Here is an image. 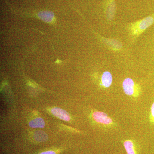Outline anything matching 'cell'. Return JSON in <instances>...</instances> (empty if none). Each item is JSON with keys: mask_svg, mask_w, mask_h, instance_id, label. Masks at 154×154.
<instances>
[{"mask_svg": "<svg viewBox=\"0 0 154 154\" xmlns=\"http://www.w3.org/2000/svg\"><path fill=\"white\" fill-rule=\"evenodd\" d=\"M154 23V13L144 19L131 23L128 27L129 33L133 38H137Z\"/></svg>", "mask_w": 154, "mask_h": 154, "instance_id": "6da1fadb", "label": "cell"}, {"mask_svg": "<svg viewBox=\"0 0 154 154\" xmlns=\"http://www.w3.org/2000/svg\"><path fill=\"white\" fill-rule=\"evenodd\" d=\"M116 12L115 0H107L105 5V13L108 20L111 21L115 17Z\"/></svg>", "mask_w": 154, "mask_h": 154, "instance_id": "7a4b0ae2", "label": "cell"}, {"mask_svg": "<svg viewBox=\"0 0 154 154\" xmlns=\"http://www.w3.org/2000/svg\"><path fill=\"white\" fill-rule=\"evenodd\" d=\"M93 118L97 122L102 124L108 125L113 122L112 119L106 113L100 111H96L93 114Z\"/></svg>", "mask_w": 154, "mask_h": 154, "instance_id": "3957f363", "label": "cell"}, {"mask_svg": "<svg viewBox=\"0 0 154 154\" xmlns=\"http://www.w3.org/2000/svg\"><path fill=\"white\" fill-rule=\"evenodd\" d=\"M123 90L125 94L131 96L134 92V84L132 79L126 78L124 80L122 84Z\"/></svg>", "mask_w": 154, "mask_h": 154, "instance_id": "277c9868", "label": "cell"}, {"mask_svg": "<svg viewBox=\"0 0 154 154\" xmlns=\"http://www.w3.org/2000/svg\"><path fill=\"white\" fill-rule=\"evenodd\" d=\"M51 113L54 115L64 121H69L71 117L68 112L65 110L58 107H54L51 110Z\"/></svg>", "mask_w": 154, "mask_h": 154, "instance_id": "5b68a950", "label": "cell"}, {"mask_svg": "<svg viewBox=\"0 0 154 154\" xmlns=\"http://www.w3.org/2000/svg\"><path fill=\"white\" fill-rule=\"evenodd\" d=\"M113 81V77L110 72L106 71L103 73L102 76V85L105 88L110 87Z\"/></svg>", "mask_w": 154, "mask_h": 154, "instance_id": "8992f818", "label": "cell"}, {"mask_svg": "<svg viewBox=\"0 0 154 154\" xmlns=\"http://www.w3.org/2000/svg\"><path fill=\"white\" fill-rule=\"evenodd\" d=\"M38 17L42 21L46 22H52L54 15L52 12L49 11H42L38 14Z\"/></svg>", "mask_w": 154, "mask_h": 154, "instance_id": "52a82bcc", "label": "cell"}, {"mask_svg": "<svg viewBox=\"0 0 154 154\" xmlns=\"http://www.w3.org/2000/svg\"><path fill=\"white\" fill-rule=\"evenodd\" d=\"M29 125L30 127L33 128H42L45 126V123L44 120L42 118L38 117L30 121L29 122Z\"/></svg>", "mask_w": 154, "mask_h": 154, "instance_id": "ba28073f", "label": "cell"}, {"mask_svg": "<svg viewBox=\"0 0 154 154\" xmlns=\"http://www.w3.org/2000/svg\"><path fill=\"white\" fill-rule=\"evenodd\" d=\"M47 135L43 131H38L34 134V138L38 141H43L47 139Z\"/></svg>", "mask_w": 154, "mask_h": 154, "instance_id": "9c48e42d", "label": "cell"}, {"mask_svg": "<svg viewBox=\"0 0 154 154\" xmlns=\"http://www.w3.org/2000/svg\"><path fill=\"white\" fill-rule=\"evenodd\" d=\"M124 146L128 154H135L132 142L129 140L126 141L124 142Z\"/></svg>", "mask_w": 154, "mask_h": 154, "instance_id": "30bf717a", "label": "cell"}, {"mask_svg": "<svg viewBox=\"0 0 154 154\" xmlns=\"http://www.w3.org/2000/svg\"><path fill=\"white\" fill-rule=\"evenodd\" d=\"M39 154H56V153L52 151H48L42 152Z\"/></svg>", "mask_w": 154, "mask_h": 154, "instance_id": "8fae6325", "label": "cell"}, {"mask_svg": "<svg viewBox=\"0 0 154 154\" xmlns=\"http://www.w3.org/2000/svg\"><path fill=\"white\" fill-rule=\"evenodd\" d=\"M151 112L152 115L154 117V103H153V104L152 105Z\"/></svg>", "mask_w": 154, "mask_h": 154, "instance_id": "7c38bea8", "label": "cell"}]
</instances>
